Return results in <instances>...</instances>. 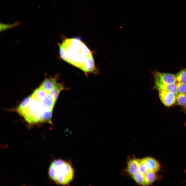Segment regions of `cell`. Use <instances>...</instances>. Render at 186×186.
Instances as JSON below:
<instances>
[{
	"label": "cell",
	"mask_w": 186,
	"mask_h": 186,
	"mask_svg": "<svg viewBox=\"0 0 186 186\" xmlns=\"http://www.w3.org/2000/svg\"><path fill=\"white\" fill-rule=\"evenodd\" d=\"M60 57L86 72H94L95 64L90 50L79 38H67L59 45Z\"/></svg>",
	"instance_id": "cell-1"
},
{
	"label": "cell",
	"mask_w": 186,
	"mask_h": 186,
	"mask_svg": "<svg viewBox=\"0 0 186 186\" xmlns=\"http://www.w3.org/2000/svg\"><path fill=\"white\" fill-rule=\"evenodd\" d=\"M48 172L50 179L60 185H68L74 177V171L71 164L61 159L55 160L52 161Z\"/></svg>",
	"instance_id": "cell-2"
},
{
	"label": "cell",
	"mask_w": 186,
	"mask_h": 186,
	"mask_svg": "<svg viewBox=\"0 0 186 186\" xmlns=\"http://www.w3.org/2000/svg\"><path fill=\"white\" fill-rule=\"evenodd\" d=\"M126 170L137 184L142 186L147 175L150 172H154L150 157L130 159L127 163Z\"/></svg>",
	"instance_id": "cell-3"
},
{
	"label": "cell",
	"mask_w": 186,
	"mask_h": 186,
	"mask_svg": "<svg viewBox=\"0 0 186 186\" xmlns=\"http://www.w3.org/2000/svg\"><path fill=\"white\" fill-rule=\"evenodd\" d=\"M152 72L154 78L155 82L170 84L175 83L176 81L175 74L157 71H153Z\"/></svg>",
	"instance_id": "cell-4"
},
{
	"label": "cell",
	"mask_w": 186,
	"mask_h": 186,
	"mask_svg": "<svg viewBox=\"0 0 186 186\" xmlns=\"http://www.w3.org/2000/svg\"><path fill=\"white\" fill-rule=\"evenodd\" d=\"M159 97L162 103L165 106H172L176 101V97L173 93L164 90H159Z\"/></svg>",
	"instance_id": "cell-5"
},
{
	"label": "cell",
	"mask_w": 186,
	"mask_h": 186,
	"mask_svg": "<svg viewBox=\"0 0 186 186\" xmlns=\"http://www.w3.org/2000/svg\"><path fill=\"white\" fill-rule=\"evenodd\" d=\"M58 83L55 78L46 79L40 87L45 91L47 94H50Z\"/></svg>",
	"instance_id": "cell-6"
},
{
	"label": "cell",
	"mask_w": 186,
	"mask_h": 186,
	"mask_svg": "<svg viewBox=\"0 0 186 186\" xmlns=\"http://www.w3.org/2000/svg\"><path fill=\"white\" fill-rule=\"evenodd\" d=\"M56 103L51 95L50 94H48L43 100L40 102L42 112L45 110H53Z\"/></svg>",
	"instance_id": "cell-7"
},
{
	"label": "cell",
	"mask_w": 186,
	"mask_h": 186,
	"mask_svg": "<svg viewBox=\"0 0 186 186\" xmlns=\"http://www.w3.org/2000/svg\"><path fill=\"white\" fill-rule=\"evenodd\" d=\"M154 87L158 90H164L173 93L176 96L179 93L177 90L176 84L174 83L172 84H165L155 82Z\"/></svg>",
	"instance_id": "cell-8"
},
{
	"label": "cell",
	"mask_w": 186,
	"mask_h": 186,
	"mask_svg": "<svg viewBox=\"0 0 186 186\" xmlns=\"http://www.w3.org/2000/svg\"><path fill=\"white\" fill-rule=\"evenodd\" d=\"M48 95L45 91L39 87L34 91L31 96L32 98L40 102L43 100Z\"/></svg>",
	"instance_id": "cell-9"
},
{
	"label": "cell",
	"mask_w": 186,
	"mask_h": 186,
	"mask_svg": "<svg viewBox=\"0 0 186 186\" xmlns=\"http://www.w3.org/2000/svg\"><path fill=\"white\" fill-rule=\"evenodd\" d=\"M52 110H45L42 111L41 114V122H47L52 124Z\"/></svg>",
	"instance_id": "cell-10"
},
{
	"label": "cell",
	"mask_w": 186,
	"mask_h": 186,
	"mask_svg": "<svg viewBox=\"0 0 186 186\" xmlns=\"http://www.w3.org/2000/svg\"><path fill=\"white\" fill-rule=\"evenodd\" d=\"M65 89L62 84L58 83L51 91L50 94L56 102L60 92Z\"/></svg>",
	"instance_id": "cell-11"
},
{
	"label": "cell",
	"mask_w": 186,
	"mask_h": 186,
	"mask_svg": "<svg viewBox=\"0 0 186 186\" xmlns=\"http://www.w3.org/2000/svg\"><path fill=\"white\" fill-rule=\"evenodd\" d=\"M32 99L30 96H29L25 98L21 102L18 108L17 111L19 113L24 111Z\"/></svg>",
	"instance_id": "cell-12"
},
{
	"label": "cell",
	"mask_w": 186,
	"mask_h": 186,
	"mask_svg": "<svg viewBox=\"0 0 186 186\" xmlns=\"http://www.w3.org/2000/svg\"><path fill=\"white\" fill-rule=\"evenodd\" d=\"M175 76L178 82L186 83V68L176 74Z\"/></svg>",
	"instance_id": "cell-13"
},
{
	"label": "cell",
	"mask_w": 186,
	"mask_h": 186,
	"mask_svg": "<svg viewBox=\"0 0 186 186\" xmlns=\"http://www.w3.org/2000/svg\"><path fill=\"white\" fill-rule=\"evenodd\" d=\"M177 104L182 106H186V94L179 93L176 96Z\"/></svg>",
	"instance_id": "cell-14"
},
{
	"label": "cell",
	"mask_w": 186,
	"mask_h": 186,
	"mask_svg": "<svg viewBox=\"0 0 186 186\" xmlns=\"http://www.w3.org/2000/svg\"><path fill=\"white\" fill-rule=\"evenodd\" d=\"M19 21H17L11 24H7L3 23L0 24V32L10 29L17 26L20 24Z\"/></svg>",
	"instance_id": "cell-15"
},
{
	"label": "cell",
	"mask_w": 186,
	"mask_h": 186,
	"mask_svg": "<svg viewBox=\"0 0 186 186\" xmlns=\"http://www.w3.org/2000/svg\"><path fill=\"white\" fill-rule=\"evenodd\" d=\"M176 84L179 93L186 94V83L178 82Z\"/></svg>",
	"instance_id": "cell-16"
},
{
	"label": "cell",
	"mask_w": 186,
	"mask_h": 186,
	"mask_svg": "<svg viewBox=\"0 0 186 186\" xmlns=\"http://www.w3.org/2000/svg\"><path fill=\"white\" fill-rule=\"evenodd\" d=\"M184 110L185 113L186 114V106H185L184 108Z\"/></svg>",
	"instance_id": "cell-17"
},
{
	"label": "cell",
	"mask_w": 186,
	"mask_h": 186,
	"mask_svg": "<svg viewBox=\"0 0 186 186\" xmlns=\"http://www.w3.org/2000/svg\"></svg>",
	"instance_id": "cell-18"
}]
</instances>
